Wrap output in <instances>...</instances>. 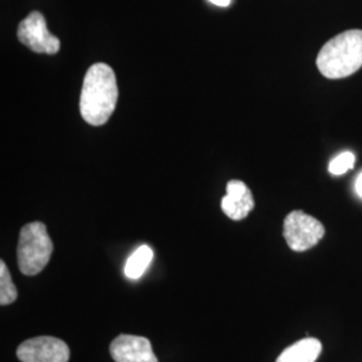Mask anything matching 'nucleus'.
Returning <instances> with one entry per match:
<instances>
[{"mask_svg":"<svg viewBox=\"0 0 362 362\" xmlns=\"http://www.w3.org/2000/svg\"><path fill=\"white\" fill-rule=\"evenodd\" d=\"M110 356L116 362H158L148 338L130 334H121L112 341Z\"/></svg>","mask_w":362,"mask_h":362,"instance_id":"obj_7","label":"nucleus"},{"mask_svg":"<svg viewBox=\"0 0 362 362\" xmlns=\"http://www.w3.org/2000/svg\"><path fill=\"white\" fill-rule=\"evenodd\" d=\"M324 235L322 223L303 211L290 212L284 221V236L293 251L310 250L320 243Z\"/></svg>","mask_w":362,"mask_h":362,"instance_id":"obj_4","label":"nucleus"},{"mask_svg":"<svg viewBox=\"0 0 362 362\" xmlns=\"http://www.w3.org/2000/svg\"><path fill=\"white\" fill-rule=\"evenodd\" d=\"M356 192H357L360 197H362V172L358 175V177L356 180Z\"/></svg>","mask_w":362,"mask_h":362,"instance_id":"obj_13","label":"nucleus"},{"mask_svg":"<svg viewBox=\"0 0 362 362\" xmlns=\"http://www.w3.org/2000/svg\"><path fill=\"white\" fill-rule=\"evenodd\" d=\"M18 298L16 287L11 279V274L8 272V267L1 260L0 262V305L7 306L11 305Z\"/></svg>","mask_w":362,"mask_h":362,"instance_id":"obj_11","label":"nucleus"},{"mask_svg":"<svg viewBox=\"0 0 362 362\" xmlns=\"http://www.w3.org/2000/svg\"><path fill=\"white\" fill-rule=\"evenodd\" d=\"M52 242L47 228L40 221L26 224L18 243V266L27 276L37 275L42 272L52 258Z\"/></svg>","mask_w":362,"mask_h":362,"instance_id":"obj_3","label":"nucleus"},{"mask_svg":"<svg viewBox=\"0 0 362 362\" xmlns=\"http://www.w3.org/2000/svg\"><path fill=\"white\" fill-rule=\"evenodd\" d=\"M324 77L341 79L362 67V30H349L326 42L317 57Z\"/></svg>","mask_w":362,"mask_h":362,"instance_id":"obj_2","label":"nucleus"},{"mask_svg":"<svg viewBox=\"0 0 362 362\" xmlns=\"http://www.w3.org/2000/svg\"><path fill=\"white\" fill-rule=\"evenodd\" d=\"M354 163H356L354 155L351 152H344L337 156L334 160H332V163L329 164V172L334 176H341L346 173L349 169L353 168Z\"/></svg>","mask_w":362,"mask_h":362,"instance_id":"obj_12","label":"nucleus"},{"mask_svg":"<svg viewBox=\"0 0 362 362\" xmlns=\"http://www.w3.org/2000/svg\"><path fill=\"white\" fill-rule=\"evenodd\" d=\"M16 356L22 362H67L70 349L55 337H35L19 345Z\"/></svg>","mask_w":362,"mask_h":362,"instance_id":"obj_6","label":"nucleus"},{"mask_svg":"<svg viewBox=\"0 0 362 362\" xmlns=\"http://www.w3.org/2000/svg\"><path fill=\"white\" fill-rule=\"evenodd\" d=\"M153 260V250L146 245L139 247L132 255H130L125 267H124V274L129 279H140L148 267L151 266Z\"/></svg>","mask_w":362,"mask_h":362,"instance_id":"obj_10","label":"nucleus"},{"mask_svg":"<svg viewBox=\"0 0 362 362\" xmlns=\"http://www.w3.org/2000/svg\"><path fill=\"white\" fill-rule=\"evenodd\" d=\"M118 100L116 74L106 64L90 66L79 97L82 118L93 127H101L113 115Z\"/></svg>","mask_w":362,"mask_h":362,"instance_id":"obj_1","label":"nucleus"},{"mask_svg":"<svg viewBox=\"0 0 362 362\" xmlns=\"http://www.w3.org/2000/svg\"><path fill=\"white\" fill-rule=\"evenodd\" d=\"M255 207L251 191L243 181L231 180L227 184V194L221 199L223 212L233 220H243Z\"/></svg>","mask_w":362,"mask_h":362,"instance_id":"obj_8","label":"nucleus"},{"mask_svg":"<svg viewBox=\"0 0 362 362\" xmlns=\"http://www.w3.org/2000/svg\"><path fill=\"white\" fill-rule=\"evenodd\" d=\"M209 1L215 6H219V7H227L231 3V0H209Z\"/></svg>","mask_w":362,"mask_h":362,"instance_id":"obj_14","label":"nucleus"},{"mask_svg":"<svg viewBox=\"0 0 362 362\" xmlns=\"http://www.w3.org/2000/svg\"><path fill=\"white\" fill-rule=\"evenodd\" d=\"M18 39L30 50L38 54H57L61 49V40L47 28L46 19L38 11L27 15L18 27Z\"/></svg>","mask_w":362,"mask_h":362,"instance_id":"obj_5","label":"nucleus"},{"mask_svg":"<svg viewBox=\"0 0 362 362\" xmlns=\"http://www.w3.org/2000/svg\"><path fill=\"white\" fill-rule=\"evenodd\" d=\"M322 351L317 338H303L282 351L276 362H315Z\"/></svg>","mask_w":362,"mask_h":362,"instance_id":"obj_9","label":"nucleus"}]
</instances>
